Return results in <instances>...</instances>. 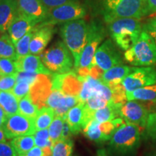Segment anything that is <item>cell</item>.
<instances>
[{
  "instance_id": "6da1fadb",
  "label": "cell",
  "mask_w": 156,
  "mask_h": 156,
  "mask_svg": "<svg viewBox=\"0 0 156 156\" xmlns=\"http://www.w3.org/2000/svg\"><path fill=\"white\" fill-rule=\"evenodd\" d=\"M60 33L63 42L73 56L75 68L86 44L89 24L83 19L70 21L62 25Z\"/></svg>"
},
{
  "instance_id": "7a4b0ae2",
  "label": "cell",
  "mask_w": 156,
  "mask_h": 156,
  "mask_svg": "<svg viewBox=\"0 0 156 156\" xmlns=\"http://www.w3.org/2000/svg\"><path fill=\"white\" fill-rule=\"evenodd\" d=\"M111 36L117 46L124 51L131 48L142 31L140 19L120 18L108 23Z\"/></svg>"
},
{
  "instance_id": "3957f363",
  "label": "cell",
  "mask_w": 156,
  "mask_h": 156,
  "mask_svg": "<svg viewBox=\"0 0 156 156\" xmlns=\"http://www.w3.org/2000/svg\"><path fill=\"white\" fill-rule=\"evenodd\" d=\"M147 14L145 0L103 1V16L107 23L120 18L140 19Z\"/></svg>"
},
{
  "instance_id": "277c9868",
  "label": "cell",
  "mask_w": 156,
  "mask_h": 156,
  "mask_svg": "<svg viewBox=\"0 0 156 156\" xmlns=\"http://www.w3.org/2000/svg\"><path fill=\"white\" fill-rule=\"evenodd\" d=\"M124 58L134 67H150L156 64L155 42L143 28L136 44L125 51Z\"/></svg>"
},
{
  "instance_id": "5b68a950",
  "label": "cell",
  "mask_w": 156,
  "mask_h": 156,
  "mask_svg": "<svg viewBox=\"0 0 156 156\" xmlns=\"http://www.w3.org/2000/svg\"><path fill=\"white\" fill-rule=\"evenodd\" d=\"M141 142V127L124 122L116 129L110 139V147L120 155L132 154Z\"/></svg>"
},
{
  "instance_id": "8992f818",
  "label": "cell",
  "mask_w": 156,
  "mask_h": 156,
  "mask_svg": "<svg viewBox=\"0 0 156 156\" xmlns=\"http://www.w3.org/2000/svg\"><path fill=\"white\" fill-rule=\"evenodd\" d=\"M105 37V30L99 23L92 22L89 24V33L85 48L82 52L75 71L80 77L90 75L91 67L94 66L93 60L95 52Z\"/></svg>"
},
{
  "instance_id": "52a82bcc",
  "label": "cell",
  "mask_w": 156,
  "mask_h": 156,
  "mask_svg": "<svg viewBox=\"0 0 156 156\" xmlns=\"http://www.w3.org/2000/svg\"><path fill=\"white\" fill-rule=\"evenodd\" d=\"M46 67L54 74H65L75 67L73 56L63 41H58L41 54Z\"/></svg>"
},
{
  "instance_id": "ba28073f",
  "label": "cell",
  "mask_w": 156,
  "mask_h": 156,
  "mask_svg": "<svg viewBox=\"0 0 156 156\" xmlns=\"http://www.w3.org/2000/svg\"><path fill=\"white\" fill-rule=\"evenodd\" d=\"M86 15V10L83 5L78 2H73L56 7L48 11L46 18L41 25H55L62 24L76 20L83 19Z\"/></svg>"
},
{
  "instance_id": "9c48e42d",
  "label": "cell",
  "mask_w": 156,
  "mask_h": 156,
  "mask_svg": "<svg viewBox=\"0 0 156 156\" xmlns=\"http://www.w3.org/2000/svg\"><path fill=\"white\" fill-rule=\"evenodd\" d=\"M7 139H13L20 136L31 135L36 132L34 119L17 114L7 116L2 126Z\"/></svg>"
},
{
  "instance_id": "30bf717a",
  "label": "cell",
  "mask_w": 156,
  "mask_h": 156,
  "mask_svg": "<svg viewBox=\"0 0 156 156\" xmlns=\"http://www.w3.org/2000/svg\"><path fill=\"white\" fill-rule=\"evenodd\" d=\"M156 83V68L150 67H134L133 71L122 81V85L126 93Z\"/></svg>"
},
{
  "instance_id": "8fae6325",
  "label": "cell",
  "mask_w": 156,
  "mask_h": 156,
  "mask_svg": "<svg viewBox=\"0 0 156 156\" xmlns=\"http://www.w3.org/2000/svg\"><path fill=\"white\" fill-rule=\"evenodd\" d=\"M93 64L102 69L103 72L123 64L122 54L117 49L114 43L110 39H107L100 45L95 52Z\"/></svg>"
},
{
  "instance_id": "7c38bea8",
  "label": "cell",
  "mask_w": 156,
  "mask_h": 156,
  "mask_svg": "<svg viewBox=\"0 0 156 156\" xmlns=\"http://www.w3.org/2000/svg\"><path fill=\"white\" fill-rule=\"evenodd\" d=\"M120 117L124 122L145 128L147 124L149 110L136 101H128L120 108Z\"/></svg>"
},
{
  "instance_id": "4fadbf2b",
  "label": "cell",
  "mask_w": 156,
  "mask_h": 156,
  "mask_svg": "<svg viewBox=\"0 0 156 156\" xmlns=\"http://www.w3.org/2000/svg\"><path fill=\"white\" fill-rule=\"evenodd\" d=\"M52 90H59L65 95L79 96L83 87V80L73 72L54 74L51 77Z\"/></svg>"
},
{
  "instance_id": "5bb4252c",
  "label": "cell",
  "mask_w": 156,
  "mask_h": 156,
  "mask_svg": "<svg viewBox=\"0 0 156 156\" xmlns=\"http://www.w3.org/2000/svg\"><path fill=\"white\" fill-rule=\"evenodd\" d=\"M93 112L88 110L83 102H80L69 109L66 116V121L69 124L73 134H78L93 119Z\"/></svg>"
},
{
  "instance_id": "9a60e30c",
  "label": "cell",
  "mask_w": 156,
  "mask_h": 156,
  "mask_svg": "<svg viewBox=\"0 0 156 156\" xmlns=\"http://www.w3.org/2000/svg\"><path fill=\"white\" fill-rule=\"evenodd\" d=\"M51 90L52 83L50 75L40 74L34 83L31 85L29 96L40 109L46 106V101Z\"/></svg>"
},
{
  "instance_id": "2e32d148",
  "label": "cell",
  "mask_w": 156,
  "mask_h": 156,
  "mask_svg": "<svg viewBox=\"0 0 156 156\" xmlns=\"http://www.w3.org/2000/svg\"><path fill=\"white\" fill-rule=\"evenodd\" d=\"M55 28L54 25H37L34 28V34L30 44V53L40 55L51 40Z\"/></svg>"
},
{
  "instance_id": "e0dca14e",
  "label": "cell",
  "mask_w": 156,
  "mask_h": 156,
  "mask_svg": "<svg viewBox=\"0 0 156 156\" xmlns=\"http://www.w3.org/2000/svg\"><path fill=\"white\" fill-rule=\"evenodd\" d=\"M37 25L38 24L36 21L18 11L17 16L11 23L7 33L15 44L20 39L33 30Z\"/></svg>"
},
{
  "instance_id": "ac0fdd59",
  "label": "cell",
  "mask_w": 156,
  "mask_h": 156,
  "mask_svg": "<svg viewBox=\"0 0 156 156\" xmlns=\"http://www.w3.org/2000/svg\"><path fill=\"white\" fill-rule=\"evenodd\" d=\"M15 65L17 72L36 73L38 75H51V73L43 63L41 58L38 55L28 54L15 61Z\"/></svg>"
},
{
  "instance_id": "d6986e66",
  "label": "cell",
  "mask_w": 156,
  "mask_h": 156,
  "mask_svg": "<svg viewBox=\"0 0 156 156\" xmlns=\"http://www.w3.org/2000/svg\"><path fill=\"white\" fill-rule=\"evenodd\" d=\"M19 11L39 23L47 15L48 10L40 0H18Z\"/></svg>"
},
{
  "instance_id": "ffe728a7",
  "label": "cell",
  "mask_w": 156,
  "mask_h": 156,
  "mask_svg": "<svg viewBox=\"0 0 156 156\" xmlns=\"http://www.w3.org/2000/svg\"><path fill=\"white\" fill-rule=\"evenodd\" d=\"M19 11L18 0H0V32L5 34Z\"/></svg>"
},
{
  "instance_id": "44dd1931",
  "label": "cell",
  "mask_w": 156,
  "mask_h": 156,
  "mask_svg": "<svg viewBox=\"0 0 156 156\" xmlns=\"http://www.w3.org/2000/svg\"><path fill=\"white\" fill-rule=\"evenodd\" d=\"M134 67H129V66L124 65V64H119L105 71L103 73L101 81L107 85H113L122 84V81L128 75L133 71Z\"/></svg>"
},
{
  "instance_id": "7402d4cb",
  "label": "cell",
  "mask_w": 156,
  "mask_h": 156,
  "mask_svg": "<svg viewBox=\"0 0 156 156\" xmlns=\"http://www.w3.org/2000/svg\"><path fill=\"white\" fill-rule=\"evenodd\" d=\"M46 106L54 109L56 116L66 117L69 108L67 103V95L59 90H52L46 101Z\"/></svg>"
},
{
  "instance_id": "603a6c76",
  "label": "cell",
  "mask_w": 156,
  "mask_h": 156,
  "mask_svg": "<svg viewBox=\"0 0 156 156\" xmlns=\"http://www.w3.org/2000/svg\"><path fill=\"white\" fill-rule=\"evenodd\" d=\"M122 106L115 105L112 101L109 102L106 106L95 111L93 113V119L99 123L111 122L119 118V110Z\"/></svg>"
},
{
  "instance_id": "cb8c5ba5",
  "label": "cell",
  "mask_w": 156,
  "mask_h": 156,
  "mask_svg": "<svg viewBox=\"0 0 156 156\" xmlns=\"http://www.w3.org/2000/svg\"><path fill=\"white\" fill-rule=\"evenodd\" d=\"M55 112L50 107L44 106L39 109L34 118V124L36 131L49 127L55 118Z\"/></svg>"
},
{
  "instance_id": "d4e9b609",
  "label": "cell",
  "mask_w": 156,
  "mask_h": 156,
  "mask_svg": "<svg viewBox=\"0 0 156 156\" xmlns=\"http://www.w3.org/2000/svg\"><path fill=\"white\" fill-rule=\"evenodd\" d=\"M127 101H152L156 100V83L140 88L132 92L126 93Z\"/></svg>"
},
{
  "instance_id": "484cf974",
  "label": "cell",
  "mask_w": 156,
  "mask_h": 156,
  "mask_svg": "<svg viewBox=\"0 0 156 156\" xmlns=\"http://www.w3.org/2000/svg\"><path fill=\"white\" fill-rule=\"evenodd\" d=\"M0 106L7 116L17 114L19 110V100L10 91H0Z\"/></svg>"
},
{
  "instance_id": "4316f807",
  "label": "cell",
  "mask_w": 156,
  "mask_h": 156,
  "mask_svg": "<svg viewBox=\"0 0 156 156\" xmlns=\"http://www.w3.org/2000/svg\"><path fill=\"white\" fill-rule=\"evenodd\" d=\"M10 144L18 156H23L36 145L34 134L17 136L12 139Z\"/></svg>"
},
{
  "instance_id": "83f0119b",
  "label": "cell",
  "mask_w": 156,
  "mask_h": 156,
  "mask_svg": "<svg viewBox=\"0 0 156 156\" xmlns=\"http://www.w3.org/2000/svg\"><path fill=\"white\" fill-rule=\"evenodd\" d=\"M0 58H9L15 62L17 60L15 44L7 33L0 36Z\"/></svg>"
},
{
  "instance_id": "f1b7e54d",
  "label": "cell",
  "mask_w": 156,
  "mask_h": 156,
  "mask_svg": "<svg viewBox=\"0 0 156 156\" xmlns=\"http://www.w3.org/2000/svg\"><path fill=\"white\" fill-rule=\"evenodd\" d=\"M99 124H100V123L96 122L94 119H92L83 129V131L85 136L89 140L100 143V142L107 141L108 139L103 135L100 126H99Z\"/></svg>"
},
{
  "instance_id": "f546056e",
  "label": "cell",
  "mask_w": 156,
  "mask_h": 156,
  "mask_svg": "<svg viewBox=\"0 0 156 156\" xmlns=\"http://www.w3.org/2000/svg\"><path fill=\"white\" fill-rule=\"evenodd\" d=\"M39 110L38 107L31 100L29 95L19 101V114L34 119Z\"/></svg>"
},
{
  "instance_id": "4dcf8cb0",
  "label": "cell",
  "mask_w": 156,
  "mask_h": 156,
  "mask_svg": "<svg viewBox=\"0 0 156 156\" xmlns=\"http://www.w3.org/2000/svg\"><path fill=\"white\" fill-rule=\"evenodd\" d=\"M73 150V140L71 139H61L54 144L51 156H71Z\"/></svg>"
},
{
  "instance_id": "1f68e13d",
  "label": "cell",
  "mask_w": 156,
  "mask_h": 156,
  "mask_svg": "<svg viewBox=\"0 0 156 156\" xmlns=\"http://www.w3.org/2000/svg\"><path fill=\"white\" fill-rule=\"evenodd\" d=\"M34 34V28L25 35L22 38L20 39L15 44V51H16L17 59L30 54V44L31 38Z\"/></svg>"
},
{
  "instance_id": "d6a6232c",
  "label": "cell",
  "mask_w": 156,
  "mask_h": 156,
  "mask_svg": "<svg viewBox=\"0 0 156 156\" xmlns=\"http://www.w3.org/2000/svg\"><path fill=\"white\" fill-rule=\"evenodd\" d=\"M65 119L66 117H62L56 115L54 121L48 129L50 139L54 144L62 139V131H63L64 123Z\"/></svg>"
},
{
  "instance_id": "836d02e7",
  "label": "cell",
  "mask_w": 156,
  "mask_h": 156,
  "mask_svg": "<svg viewBox=\"0 0 156 156\" xmlns=\"http://www.w3.org/2000/svg\"><path fill=\"white\" fill-rule=\"evenodd\" d=\"M35 140V145L37 147L41 148L53 147L54 143L50 139L48 129L36 131L34 134Z\"/></svg>"
},
{
  "instance_id": "e575fe53",
  "label": "cell",
  "mask_w": 156,
  "mask_h": 156,
  "mask_svg": "<svg viewBox=\"0 0 156 156\" xmlns=\"http://www.w3.org/2000/svg\"><path fill=\"white\" fill-rule=\"evenodd\" d=\"M108 103V101L102 95L95 93L85 103V104L88 110L93 112L106 106Z\"/></svg>"
},
{
  "instance_id": "d590c367",
  "label": "cell",
  "mask_w": 156,
  "mask_h": 156,
  "mask_svg": "<svg viewBox=\"0 0 156 156\" xmlns=\"http://www.w3.org/2000/svg\"><path fill=\"white\" fill-rule=\"evenodd\" d=\"M18 73L15 62L9 58H0V76L14 75Z\"/></svg>"
},
{
  "instance_id": "8d00e7d4",
  "label": "cell",
  "mask_w": 156,
  "mask_h": 156,
  "mask_svg": "<svg viewBox=\"0 0 156 156\" xmlns=\"http://www.w3.org/2000/svg\"><path fill=\"white\" fill-rule=\"evenodd\" d=\"M145 129L146 137L156 143V112L149 114Z\"/></svg>"
},
{
  "instance_id": "74e56055",
  "label": "cell",
  "mask_w": 156,
  "mask_h": 156,
  "mask_svg": "<svg viewBox=\"0 0 156 156\" xmlns=\"http://www.w3.org/2000/svg\"><path fill=\"white\" fill-rule=\"evenodd\" d=\"M30 86V84L25 83V82H17L15 87L10 92L12 93L20 101L26 95H29Z\"/></svg>"
},
{
  "instance_id": "f35d334b",
  "label": "cell",
  "mask_w": 156,
  "mask_h": 156,
  "mask_svg": "<svg viewBox=\"0 0 156 156\" xmlns=\"http://www.w3.org/2000/svg\"><path fill=\"white\" fill-rule=\"evenodd\" d=\"M17 83L16 75L0 77V91H11Z\"/></svg>"
},
{
  "instance_id": "ab89813d",
  "label": "cell",
  "mask_w": 156,
  "mask_h": 156,
  "mask_svg": "<svg viewBox=\"0 0 156 156\" xmlns=\"http://www.w3.org/2000/svg\"><path fill=\"white\" fill-rule=\"evenodd\" d=\"M40 1L48 11L51 10L56 7H60L65 4L73 2H78L77 0H40Z\"/></svg>"
},
{
  "instance_id": "60d3db41",
  "label": "cell",
  "mask_w": 156,
  "mask_h": 156,
  "mask_svg": "<svg viewBox=\"0 0 156 156\" xmlns=\"http://www.w3.org/2000/svg\"><path fill=\"white\" fill-rule=\"evenodd\" d=\"M52 148H41L39 147H34L23 156H51Z\"/></svg>"
},
{
  "instance_id": "b9f144b4",
  "label": "cell",
  "mask_w": 156,
  "mask_h": 156,
  "mask_svg": "<svg viewBox=\"0 0 156 156\" xmlns=\"http://www.w3.org/2000/svg\"><path fill=\"white\" fill-rule=\"evenodd\" d=\"M38 74L25 73V72H18L16 74L17 82H25L30 84V85L34 83L38 77Z\"/></svg>"
},
{
  "instance_id": "7bdbcfd3",
  "label": "cell",
  "mask_w": 156,
  "mask_h": 156,
  "mask_svg": "<svg viewBox=\"0 0 156 156\" xmlns=\"http://www.w3.org/2000/svg\"><path fill=\"white\" fill-rule=\"evenodd\" d=\"M0 156H18L10 143L0 142Z\"/></svg>"
},
{
  "instance_id": "ee69618b",
  "label": "cell",
  "mask_w": 156,
  "mask_h": 156,
  "mask_svg": "<svg viewBox=\"0 0 156 156\" xmlns=\"http://www.w3.org/2000/svg\"><path fill=\"white\" fill-rule=\"evenodd\" d=\"M143 29L151 35L156 44V17L147 20V23L144 25Z\"/></svg>"
},
{
  "instance_id": "f6af8a7d",
  "label": "cell",
  "mask_w": 156,
  "mask_h": 156,
  "mask_svg": "<svg viewBox=\"0 0 156 156\" xmlns=\"http://www.w3.org/2000/svg\"><path fill=\"white\" fill-rule=\"evenodd\" d=\"M73 135V133H72L71 129H70V127L68 124L67 121L64 120V126H63V131H62V139H71V136Z\"/></svg>"
},
{
  "instance_id": "bcb514c9",
  "label": "cell",
  "mask_w": 156,
  "mask_h": 156,
  "mask_svg": "<svg viewBox=\"0 0 156 156\" xmlns=\"http://www.w3.org/2000/svg\"><path fill=\"white\" fill-rule=\"evenodd\" d=\"M147 13H153L156 12V0H145Z\"/></svg>"
},
{
  "instance_id": "7dc6e473",
  "label": "cell",
  "mask_w": 156,
  "mask_h": 156,
  "mask_svg": "<svg viewBox=\"0 0 156 156\" xmlns=\"http://www.w3.org/2000/svg\"><path fill=\"white\" fill-rule=\"evenodd\" d=\"M7 116H8L4 111V109L0 106V129H2V126L5 124L6 119H7Z\"/></svg>"
},
{
  "instance_id": "c3c4849f",
  "label": "cell",
  "mask_w": 156,
  "mask_h": 156,
  "mask_svg": "<svg viewBox=\"0 0 156 156\" xmlns=\"http://www.w3.org/2000/svg\"><path fill=\"white\" fill-rule=\"evenodd\" d=\"M7 136L2 129H0V142H5L7 141Z\"/></svg>"
},
{
  "instance_id": "681fc988",
  "label": "cell",
  "mask_w": 156,
  "mask_h": 156,
  "mask_svg": "<svg viewBox=\"0 0 156 156\" xmlns=\"http://www.w3.org/2000/svg\"><path fill=\"white\" fill-rule=\"evenodd\" d=\"M96 156H108V155L105 149H99L97 151Z\"/></svg>"
},
{
  "instance_id": "f907efd6",
  "label": "cell",
  "mask_w": 156,
  "mask_h": 156,
  "mask_svg": "<svg viewBox=\"0 0 156 156\" xmlns=\"http://www.w3.org/2000/svg\"><path fill=\"white\" fill-rule=\"evenodd\" d=\"M150 156H156V151H154V152H153V153H152V154H151V155H150Z\"/></svg>"
},
{
  "instance_id": "816d5d0a",
  "label": "cell",
  "mask_w": 156,
  "mask_h": 156,
  "mask_svg": "<svg viewBox=\"0 0 156 156\" xmlns=\"http://www.w3.org/2000/svg\"><path fill=\"white\" fill-rule=\"evenodd\" d=\"M2 33L0 32V36H1V35H2Z\"/></svg>"
},
{
  "instance_id": "f5cc1de1",
  "label": "cell",
  "mask_w": 156,
  "mask_h": 156,
  "mask_svg": "<svg viewBox=\"0 0 156 156\" xmlns=\"http://www.w3.org/2000/svg\"><path fill=\"white\" fill-rule=\"evenodd\" d=\"M0 77H1V76H0Z\"/></svg>"
}]
</instances>
